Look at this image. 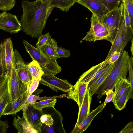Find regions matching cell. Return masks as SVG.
<instances>
[{
  "label": "cell",
  "mask_w": 133,
  "mask_h": 133,
  "mask_svg": "<svg viewBox=\"0 0 133 133\" xmlns=\"http://www.w3.org/2000/svg\"><path fill=\"white\" fill-rule=\"evenodd\" d=\"M50 2V0L45 2L40 0L22 1L23 14L19 22L22 30L26 35L36 38L42 34L47 20L46 16Z\"/></svg>",
  "instance_id": "obj_1"
},
{
  "label": "cell",
  "mask_w": 133,
  "mask_h": 133,
  "mask_svg": "<svg viewBox=\"0 0 133 133\" xmlns=\"http://www.w3.org/2000/svg\"><path fill=\"white\" fill-rule=\"evenodd\" d=\"M127 51L124 50L115 62L111 73L105 81L98 89V100L100 99L109 89L113 90L115 85L121 79L126 78L128 70V61L130 57Z\"/></svg>",
  "instance_id": "obj_2"
},
{
  "label": "cell",
  "mask_w": 133,
  "mask_h": 133,
  "mask_svg": "<svg viewBox=\"0 0 133 133\" xmlns=\"http://www.w3.org/2000/svg\"><path fill=\"white\" fill-rule=\"evenodd\" d=\"M120 5L121 13L119 26L105 60H107L114 51H123L128 43L133 38V29L127 27L125 24L124 16V4L122 1Z\"/></svg>",
  "instance_id": "obj_3"
},
{
  "label": "cell",
  "mask_w": 133,
  "mask_h": 133,
  "mask_svg": "<svg viewBox=\"0 0 133 133\" xmlns=\"http://www.w3.org/2000/svg\"><path fill=\"white\" fill-rule=\"evenodd\" d=\"M23 43L26 50L32 60L38 63L44 73L55 75L61 72L62 68L57 62L50 59L38 48L34 46L26 41L24 40Z\"/></svg>",
  "instance_id": "obj_4"
},
{
  "label": "cell",
  "mask_w": 133,
  "mask_h": 133,
  "mask_svg": "<svg viewBox=\"0 0 133 133\" xmlns=\"http://www.w3.org/2000/svg\"><path fill=\"white\" fill-rule=\"evenodd\" d=\"M90 21L89 30L82 41L94 42L97 41L105 40L111 43L110 34L108 29L95 15L92 14Z\"/></svg>",
  "instance_id": "obj_5"
},
{
  "label": "cell",
  "mask_w": 133,
  "mask_h": 133,
  "mask_svg": "<svg viewBox=\"0 0 133 133\" xmlns=\"http://www.w3.org/2000/svg\"><path fill=\"white\" fill-rule=\"evenodd\" d=\"M0 54L3 66L9 80L10 78L14 60L13 45L10 38L5 39L0 42Z\"/></svg>",
  "instance_id": "obj_6"
},
{
  "label": "cell",
  "mask_w": 133,
  "mask_h": 133,
  "mask_svg": "<svg viewBox=\"0 0 133 133\" xmlns=\"http://www.w3.org/2000/svg\"><path fill=\"white\" fill-rule=\"evenodd\" d=\"M9 99L8 102H13L27 90L26 84L19 78L16 70L14 60L10 78L8 80Z\"/></svg>",
  "instance_id": "obj_7"
},
{
  "label": "cell",
  "mask_w": 133,
  "mask_h": 133,
  "mask_svg": "<svg viewBox=\"0 0 133 133\" xmlns=\"http://www.w3.org/2000/svg\"><path fill=\"white\" fill-rule=\"evenodd\" d=\"M121 6L109 11L100 20L110 34L112 44L119 29L121 21Z\"/></svg>",
  "instance_id": "obj_8"
},
{
  "label": "cell",
  "mask_w": 133,
  "mask_h": 133,
  "mask_svg": "<svg viewBox=\"0 0 133 133\" xmlns=\"http://www.w3.org/2000/svg\"><path fill=\"white\" fill-rule=\"evenodd\" d=\"M39 83L56 92L61 90L64 92H67L73 86L67 80L58 78L52 74L45 73L41 76Z\"/></svg>",
  "instance_id": "obj_9"
},
{
  "label": "cell",
  "mask_w": 133,
  "mask_h": 133,
  "mask_svg": "<svg viewBox=\"0 0 133 133\" xmlns=\"http://www.w3.org/2000/svg\"><path fill=\"white\" fill-rule=\"evenodd\" d=\"M0 29L15 34L22 30L21 25L15 15L4 11L0 13Z\"/></svg>",
  "instance_id": "obj_10"
},
{
  "label": "cell",
  "mask_w": 133,
  "mask_h": 133,
  "mask_svg": "<svg viewBox=\"0 0 133 133\" xmlns=\"http://www.w3.org/2000/svg\"><path fill=\"white\" fill-rule=\"evenodd\" d=\"M14 55L16 71L20 79L26 84L28 89L32 79V76L28 65L25 63L21 55L16 49L14 50Z\"/></svg>",
  "instance_id": "obj_11"
},
{
  "label": "cell",
  "mask_w": 133,
  "mask_h": 133,
  "mask_svg": "<svg viewBox=\"0 0 133 133\" xmlns=\"http://www.w3.org/2000/svg\"><path fill=\"white\" fill-rule=\"evenodd\" d=\"M108 65L107 61L104 60L92 66L84 72L80 76L78 81L84 83L89 82L88 88L90 87L103 72Z\"/></svg>",
  "instance_id": "obj_12"
},
{
  "label": "cell",
  "mask_w": 133,
  "mask_h": 133,
  "mask_svg": "<svg viewBox=\"0 0 133 133\" xmlns=\"http://www.w3.org/2000/svg\"><path fill=\"white\" fill-rule=\"evenodd\" d=\"M89 82L78 81L67 92V98L75 101L79 108L82 103Z\"/></svg>",
  "instance_id": "obj_13"
},
{
  "label": "cell",
  "mask_w": 133,
  "mask_h": 133,
  "mask_svg": "<svg viewBox=\"0 0 133 133\" xmlns=\"http://www.w3.org/2000/svg\"><path fill=\"white\" fill-rule=\"evenodd\" d=\"M22 110L24 111L29 122L38 133H41L42 123L40 118L43 114L42 110L37 109L30 104H25Z\"/></svg>",
  "instance_id": "obj_14"
},
{
  "label": "cell",
  "mask_w": 133,
  "mask_h": 133,
  "mask_svg": "<svg viewBox=\"0 0 133 133\" xmlns=\"http://www.w3.org/2000/svg\"><path fill=\"white\" fill-rule=\"evenodd\" d=\"M77 2L89 9L99 20L110 11L99 0H78Z\"/></svg>",
  "instance_id": "obj_15"
},
{
  "label": "cell",
  "mask_w": 133,
  "mask_h": 133,
  "mask_svg": "<svg viewBox=\"0 0 133 133\" xmlns=\"http://www.w3.org/2000/svg\"><path fill=\"white\" fill-rule=\"evenodd\" d=\"M29 95L27 90L14 102H8L3 111V115H16L22 110L26 102Z\"/></svg>",
  "instance_id": "obj_16"
},
{
  "label": "cell",
  "mask_w": 133,
  "mask_h": 133,
  "mask_svg": "<svg viewBox=\"0 0 133 133\" xmlns=\"http://www.w3.org/2000/svg\"><path fill=\"white\" fill-rule=\"evenodd\" d=\"M22 117L18 115L14 117L12 124L18 133H38L29 121L24 111Z\"/></svg>",
  "instance_id": "obj_17"
},
{
  "label": "cell",
  "mask_w": 133,
  "mask_h": 133,
  "mask_svg": "<svg viewBox=\"0 0 133 133\" xmlns=\"http://www.w3.org/2000/svg\"><path fill=\"white\" fill-rule=\"evenodd\" d=\"M89 89L90 87L87 88L82 105L79 108L77 122L74 128L79 125L90 113V107L92 96L90 92Z\"/></svg>",
  "instance_id": "obj_18"
},
{
  "label": "cell",
  "mask_w": 133,
  "mask_h": 133,
  "mask_svg": "<svg viewBox=\"0 0 133 133\" xmlns=\"http://www.w3.org/2000/svg\"><path fill=\"white\" fill-rule=\"evenodd\" d=\"M104 108L103 103L90 112L87 117L79 125L76 127L74 128L70 133H82L84 132L90 126L94 118L98 114L101 112Z\"/></svg>",
  "instance_id": "obj_19"
},
{
  "label": "cell",
  "mask_w": 133,
  "mask_h": 133,
  "mask_svg": "<svg viewBox=\"0 0 133 133\" xmlns=\"http://www.w3.org/2000/svg\"><path fill=\"white\" fill-rule=\"evenodd\" d=\"M57 46L56 40L51 38L38 48L48 58L57 62L58 58L57 50Z\"/></svg>",
  "instance_id": "obj_20"
},
{
  "label": "cell",
  "mask_w": 133,
  "mask_h": 133,
  "mask_svg": "<svg viewBox=\"0 0 133 133\" xmlns=\"http://www.w3.org/2000/svg\"><path fill=\"white\" fill-rule=\"evenodd\" d=\"M115 62L112 64H109L103 72L89 87L90 92L92 96L95 94L98 89L109 75L114 66Z\"/></svg>",
  "instance_id": "obj_21"
},
{
  "label": "cell",
  "mask_w": 133,
  "mask_h": 133,
  "mask_svg": "<svg viewBox=\"0 0 133 133\" xmlns=\"http://www.w3.org/2000/svg\"><path fill=\"white\" fill-rule=\"evenodd\" d=\"M130 87L129 80L126 78L121 79L115 85L114 97L111 101L114 103L123 93L126 89Z\"/></svg>",
  "instance_id": "obj_22"
},
{
  "label": "cell",
  "mask_w": 133,
  "mask_h": 133,
  "mask_svg": "<svg viewBox=\"0 0 133 133\" xmlns=\"http://www.w3.org/2000/svg\"><path fill=\"white\" fill-rule=\"evenodd\" d=\"M131 93L130 87L127 88L123 93L113 103L116 109L121 111L125 107L126 103L130 98H133Z\"/></svg>",
  "instance_id": "obj_23"
},
{
  "label": "cell",
  "mask_w": 133,
  "mask_h": 133,
  "mask_svg": "<svg viewBox=\"0 0 133 133\" xmlns=\"http://www.w3.org/2000/svg\"><path fill=\"white\" fill-rule=\"evenodd\" d=\"M78 0H50V6L59 8L67 12Z\"/></svg>",
  "instance_id": "obj_24"
},
{
  "label": "cell",
  "mask_w": 133,
  "mask_h": 133,
  "mask_svg": "<svg viewBox=\"0 0 133 133\" xmlns=\"http://www.w3.org/2000/svg\"><path fill=\"white\" fill-rule=\"evenodd\" d=\"M28 65L32 79H41L44 72L38 63L36 61L32 60Z\"/></svg>",
  "instance_id": "obj_25"
},
{
  "label": "cell",
  "mask_w": 133,
  "mask_h": 133,
  "mask_svg": "<svg viewBox=\"0 0 133 133\" xmlns=\"http://www.w3.org/2000/svg\"><path fill=\"white\" fill-rule=\"evenodd\" d=\"M56 102V98H52L40 101L30 105L35 108L41 110L43 109L46 107L54 108Z\"/></svg>",
  "instance_id": "obj_26"
},
{
  "label": "cell",
  "mask_w": 133,
  "mask_h": 133,
  "mask_svg": "<svg viewBox=\"0 0 133 133\" xmlns=\"http://www.w3.org/2000/svg\"><path fill=\"white\" fill-rule=\"evenodd\" d=\"M66 97L67 96L65 94L47 97L45 96L42 97H40L39 95L37 96L32 94H30L29 95L26 102L25 104L28 105L29 104L31 105L33 104L36 102V101L38 100L41 101L57 98H61Z\"/></svg>",
  "instance_id": "obj_27"
},
{
  "label": "cell",
  "mask_w": 133,
  "mask_h": 133,
  "mask_svg": "<svg viewBox=\"0 0 133 133\" xmlns=\"http://www.w3.org/2000/svg\"><path fill=\"white\" fill-rule=\"evenodd\" d=\"M109 11L118 8L122 0H99Z\"/></svg>",
  "instance_id": "obj_28"
},
{
  "label": "cell",
  "mask_w": 133,
  "mask_h": 133,
  "mask_svg": "<svg viewBox=\"0 0 133 133\" xmlns=\"http://www.w3.org/2000/svg\"><path fill=\"white\" fill-rule=\"evenodd\" d=\"M15 0H0V10L9 11L15 6Z\"/></svg>",
  "instance_id": "obj_29"
},
{
  "label": "cell",
  "mask_w": 133,
  "mask_h": 133,
  "mask_svg": "<svg viewBox=\"0 0 133 133\" xmlns=\"http://www.w3.org/2000/svg\"><path fill=\"white\" fill-rule=\"evenodd\" d=\"M129 14L131 26L133 29V1L131 0H122Z\"/></svg>",
  "instance_id": "obj_30"
},
{
  "label": "cell",
  "mask_w": 133,
  "mask_h": 133,
  "mask_svg": "<svg viewBox=\"0 0 133 133\" xmlns=\"http://www.w3.org/2000/svg\"><path fill=\"white\" fill-rule=\"evenodd\" d=\"M128 70L129 73V82L130 84L131 94L133 96V58L132 56L130 57L128 62Z\"/></svg>",
  "instance_id": "obj_31"
},
{
  "label": "cell",
  "mask_w": 133,
  "mask_h": 133,
  "mask_svg": "<svg viewBox=\"0 0 133 133\" xmlns=\"http://www.w3.org/2000/svg\"><path fill=\"white\" fill-rule=\"evenodd\" d=\"M51 38V35L49 32L44 35L42 34L38 37V41L36 44V48H39Z\"/></svg>",
  "instance_id": "obj_32"
},
{
  "label": "cell",
  "mask_w": 133,
  "mask_h": 133,
  "mask_svg": "<svg viewBox=\"0 0 133 133\" xmlns=\"http://www.w3.org/2000/svg\"><path fill=\"white\" fill-rule=\"evenodd\" d=\"M9 91L0 99V119L9 100Z\"/></svg>",
  "instance_id": "obj_33"
},
{
  "label": "cell",
  "mask_w": 133,
  "mask_h": 133,
  "mask_svg": "<svg viewBox=\"0 0 133 133\" xmlns=\"http://www.w3.org/2000/svg\"><path fill=\"white\" fill-rule=\"evenodd\" d=\"M57 50L58 58H68L70 56V51L62 47L57 46Z\"/></svg>",
  "instance_id": "obj_34"
},
{
  "label": "cell",
  "mask_w": 133,
  "mask_h": 133,
  "mask_svg": "<svg viewBox=\"0 0 133 133\" xmlns=\"http://www.w3.org/2000/svg\"><path fill=\"white\" fill-rule=\"evenodd\" d=\"M40 79H32L27 89L29 95L32 94L37 89Z\"/></svg>",
  "instance_id": "obj_35"
},
{
  "label": "cell",
  "mask_w": 133,
  "mask_h": 133,
  "mask_svg": "<svg viewBox=\"0 0 133 133\" xmlns=\"http://www.w3.org/2000/svg\"><path fill=\"white\" fill-rule=\"evenodd\" d=\"M123 51H114L108 59L106 60L107 61L108 64H111L114 63L118 59Z\"/></svg>",
  "instance_id": "obj_36"
},
{
  "label": "cell",
  "mask_w": 133,
  "mask_h": 133,
  "mask_svg": "<svg viewBox=\"0 0 133 133\" xmlns=\"http://www.w3.org/2000/svg\"><path fill=\"white\" fill-rule=\"evenodd\" d=\"M105 95H107V97L104 102L103 103V107L104 108L107 103L111 101L113 97L114 93L113 90L109 89L106 92Z\"/></svg>",
  "instance_id": "obj_37"
},
{
  "label": "cell",
  "mask_w": 133,
  "mask_h": 133,
  "mask_svg": "<svg viewBox=\"0 0 133 133\" xmlns=\"http://www.w3.org/2000/svg\"><path fill=\"white\" fill-rule=\"evenodd\" d=\"M8 122L7 120L2 121L0 119V133H6L9 127Z\"/></svg>",
  "instance_id": "obj_38"
},
{
  "label": "cell",
  "mask_w": 133,
  "mask_h": 133,
  "mask_svg": "<svg viewBox=\"0 0 133 133\" xmlns=\"http://www.w3.org/2000/svg\"><path fill=\"white\" fill-rule=\"evenodd\" d=\"M119 133H133V122L132 121H131L125 127L121 130Z\"/></svg>",
  "instance_id": "obj_39"
},
{
  "label": "cell",
  "mask_w": 133,
  "mask_h": 133,
  "mask_svg": "<svg viewBox=\"0 0 133 133\" xmlns=\"http://www.w3.org/2000/svg\"><path fill=\"white\" fill-rule=\"evenodd\" d=\"M8 86V79L7 74L0 78V90Z\"/></svg>",
  "instance_id": "obj_40"
},
{
  "label": "cell",
  "mask_w": 133,
  "mask_h": 133,
  "mask_svg": "<svg viewBox=\"0 0 133 133\" xmlns=\"http://www.w3.org/2000/svg\"><path fill=\"white\" fill-rule=\"evenodd\" d=\"M124 16L125 23L126 26L127 27L133 29L132 28L131 26V21L129 14L126 8L124 6Z\"/></svg>",
  "instance_id": "obj_41"
},
{
  "label": "cell",
  "mask_w": 133,
  "mask_h": 133,
  "mask_svg": "<svg viewBox=\"0 0 133 133\" xmlns=\"http://www.w3.org/2000/svg\"><path fill=\"white\" fill-rule=\"evenodd\" d=\"M6 74L3 66L0 54V78L4 76Z\"/></svg>",
  "instance_id": "obj_42"
},
{
  "label": "cell",
  "mask_w": 133,
  "mask_h": 133,
  "mask_svg": "<svg viewBox=\"0 0 133 133\" xmlns=\"http://www.w3.org/2000/svg\"><path fill=\"white\" fill-rule=\"evenodd\" d=\"M8 86L0 90V99L8 91Z\"/></svg>",
  "instance_id": "obj_43"
},
{
  "label": "cell",
  "mask_w": 133,
  "mask_h": 133,
  "mask_svg": "<svg viewBox=\"0 0 133 133\" xmlns=\"http://www.w3.org/2000/svg\"><path fill=\"white\" fill-rule=\"evenodd\" d=\"M131 46L130 47V51L131 52V54L133 56V38L131 39Z\"/></svg>",
  "instance_id": "obj_44"
},
{
  "label": "cell",
  "mask_w": 133,
  "mask_h": 133,
  "mask_svg": "<svg viewBox=\"0 0 133 133\" xmlns=\"http://www.w3.org/2000/svg\"><path fill=\"white\" fill-rule=\"evenodd\" d=\"M42 2H46L49 0H40Z\"/></svg>",
  "instance_id": "obj_45"
},
{
  "label": "cell",
  "mask_w": 133,
  "mask_h": 133,
  "mask_svg": "<svg viewBox=\"0 0 133 133\" xmlns=\"http://www.w3.org/2000/svg\"><path fill=\"white\" fill-rule=\"evenodd\" d=\"M132 1H133V0H131Z\"/></svg>",
  "instance_id": "obj_46"
},
{
  "label": "cell",
  "mask_w": 133,
  "mask_h": 133,
  "mask_svg": "<svg viewBox=\"0 0 133 133\" xmlns=\"http://www.w3.org/2000/svg\"><path fill=\"white\" fill-rule=\"evenodd\" d=\"M1 78V77H0Z\"/></svg>",
  "instance_id": "obj_47"
}]
</instances>
